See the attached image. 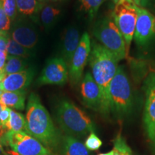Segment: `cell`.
<instances>
[{
  "label": "cell",
  "mask_w": 155,
  "mask_h": 155,
  "mask_svg": "<svg viewBox=\"0 0 155 155\" xmlns=\"http://www.w3.org/2000/svg\"><path fill=\"white\" fill-rule=\"evenodd\" d=\"M26 133L33 137L46 148L58 155L62 134L54 124L48 110L36 94L28 98L26 114Z\"/></svg>",
  "instance_id": "6da1fadb"
},
{
  "label": "cell",
  "mask_w": 155,
  "mask_h": 155,
  "mask_svg": "<svg viewBox=\"0 0 155 155\" xmlns=\"http://www.w3.org/2000/svg\"><path fill=\"white\" fill-rule=\"evenodd\" d=\"M120 61L99 42L93 40L91 50L89 56V65L91 75L96 81L103 100V117L108 119L111 116L109 106V88L116 75Z\"/></svg>",
  "instance_id": "7a4b0ae2"
},
{
  "label": "cell",
  "mask_w": 155,
  "mask_h": 155,
  "mask_svg": "<svg viewBox=\"0 0 155 155\" xmlns=\"http://www.w3.org/2000/svg\"><path fill=\"white\" fill-rule=\"evenodd\" d=\"M55 119L65 134L77 139L96 131V125L88 114L68 99L58 103Z\"/></svg>",
  "instance_id": "3957f363"
},
{
  "label": "cell",
  "mask_w": 155,
  "mask_h": 155,
  "mask_svg": "<svg viewBox=\"0 0 155 155\" xmlns=\"http://www.w3.org/2000/svg\"><path fill=\"white\" fill-rule=\"evenodd\" d=\"M134 100L132 85L123 66L118 67L109 88L110 114L114 119L122 121L133 111Z\"/></svg>",
  "instance_id": "277c9868"
},
{
  "label": "cell",
  "mask_w": 155,
  "mask_h": 155,
  "mask_svg": "<svg viewBox=\"0 0 155 155\" xmlns=\"http://www.w3.org/2000/svg\"><path fill=\"white\" fill-rule=\"evenodd\" d=\"M92 34L101 45L113 53L120 61L128 58L124 40L111 15L98 19L93 27Z\"/></svg>",
  "instance_id": "5b68a950"
},
{
  "label": "cell",
  "mask_w": 155,
  "mask_h": 155,
  "mask_svg": "<svg viewBox=\"0 0 155 155\" xmlns=\"http://www.w3.org/2000/svg\"><path fill=\"white\" fill-rule=\"evenodd\" d=\"M0 141L14 155H55L38 139L24 131H5L0 137Z\"/></svg>",
  "instance_id": "8992f818"
},
{
  "label": "cell",
  "mask_w": 155,
  "mask_h": 155,
  "mask_svg": "<svg viewBox=\"0 0 155 155\" xmlns=\"http://www.w3.org/2000/svg\"><path fill=\"white\" fill-rule=\"evenodd\" d=\"M136 7L137 5L133 1L119 0L115 5V7L111 14L124 40L128 57L131 44L134 40L137 24V12Z\"/></svg>",
  "instance_id": "52a82bcc"
},
{
  "label": "cell",
  "mask_w": 155,
  "mask_h": 155,
  "mask_svg": "<svg viewBox=\"0 0 155 155\" xmlns=\"http://www.w3.org/2000/svg\"><path fill=\"white\" fill-rule=\"evenodd\" d=\"M143 84L145 98L143 124L147 138L155 150V71L148 73Z\"/></svg>",
  "instance_id": "ba28073f"
},
{
  "label": "cell",
  "mask_w": 155,
  "mask_h": 155,
  "mask_svg": "<svg viewBox=\"0 0 155 155\" xmlns=\"http://www.w3.org/2000/svg\"><path fill=\"white\" fill-rule=\"evenodd\" d=\"M91 50V41L89 35L84 32L81 36L80 43L73 54L68 67V79L71 84L76 86L83 78V71L88 61Z\"/></svg>",
  "instance_id": "9c48e42d"
},
{
  "label": "cell",
  "mask_w": 155,
  "mask_h": 155,
  "mask_svg": "<svg viewBox=\"0 0 155 155\" xmlns=\"http://www.w3.org/2000/svg\"><path fill=\"white\" fill-rule=\"evenodd\" d=\"M137 19L134 40L137 45L144 47L155 38V15L137 5Z\"/></svg>",
  "instance_id": "30bf717a"
},
{
  "label": "cell",
  "mask_w": 155,
  "mask_h": 155,
  "mask_svg": "<svg viewBox=\"0 0 155 155\" xmlns=\"http://www.w3.org/2000/svg\"><path fill=\"white\" fill-rule=\"evenodd\" d=\"M68 80V67L61 57L53 58L47 62L39 77V85L63 86Z\"/></svg>",
  "instance_id": "8fae6325"
},
{
  "label": "cell",
  "mask_w": 155,
  "mask_h": 155,
  "mask_svg": "<svg viewBox=\"0 0 155 155\" xmlns=\"http://www.w3.org/2000/svg\"><path fill=\"white\" fill-rule=\"evenodd\" d=\"M81 96L85 106L102 114L101 92L90 72H87L81 81Z\"/></svg>",
  "instance_id": "7c38bea8"
},
{
  "label": "cell",
  "mask_w": 155,
  "mask_h": 155,
  "mask_svg": "<svg viewBox=\"0 0 155 155\" xmlns=\"http://www.w3.org/2000/svg\"><path fill=\"white\" fill-rule=\"evenodd\" d=\"M10 38L25 48L32 50L38 41L37 31L28 21L15 19L9 31Z\"/></svg>",
  "instance_id": "4fadbf2b"
},
{
  "label": "cell",
  "mask_w": 155,
  "mask_h": 155,
  "mask_svg": "<svg viewBox=\"0 0 155 155\" xmlns=\"http://www.w3.org/2000/svg\"><path fill=\"white\" fill-rule=\"evenodd\" d=\"M35 73L32 68H26L21 72L5 75L1 84L2 91H25L33 79Z\"/></svg>",
  "instance_id": "5bb4252c"
},
{
  "label": "cell",
  "mask_w": 155,
  "mask_h": 155,
  "mask_svg": "<svg viewBox=\"0 0 155 155\" xmlns=\"http://www.w3.org/2000/svg\"><path fill=\"white\" fill-rule=\"evenodd\" d=\"M81 32L75 27H68L64 31L61 39V58L69 67L73 54L81 41Z\"/></svg>",
  "instance_id": "9a60e30c"
},
{
  "label": "cell",
  "mask_w": 155,
  "mask_h": 155,
  "mask_svg": "<svg viewBox=\"0 0 155 155\" xmlns=\"http://www.w3.org/2000/svg\"><path fill=\"white\" fill-rule=\"evenodd\" d=\"M58 155H93L85 144L72 136L62 135Z\"/></svg>",
  "instance_id": "2e32d148"
},
{
  "label": "cell",
  "mask_w": 155,
  "mask_h": 155,
  "mask_svg": "<svg viewBox=\"0 0 155 155\" xmlns=\"http://www.w3.org/2000/svg\"><path fill=\"white\" fill-rule=\"evenodd\" d=\"M26 94V91H2L0 94V104L5 107H11L22 111L25 107Z\"/></svg>",
  "instance_id": "e0dca14e"
},
{
  "label": "cell",
  "mask_w": 155,
  "mask_h": 155,
  "mask_svg": "<svg viewBox=\"0 0 155 155\" xmlns=\"http://www.w3.org/2000/svg\"><path fill=\"white\" fill-rule=\"evenodd\" d=\"M61 13V10L60 9L52 5L44 4L38 14L39 19L45 28L50 29L55 24Z\"/></svg>",
  "instance_id": "ac0fdd59"
},
{
  "label": "cell",
  "mask_w": 155,
  "mask_h": 155,
  "mask_svg": "<svg viewBox=\"0 0 155 155\" xmlns=\"http://www.w3.org/2000/svg\"><path fill=\"white\" fill-rule=\"evenodd\" d=\"M17 11L24 16L37 17L45 3L39 0H16Z\"/></svg>",
  "instance_id": "d6986e66"
},
{
  "label": "cell",
  "mask_w": 155,
  "mask_h": 155,
  "mask_svg": "<svg viewBox=\"0 0 155 155\" xmlns=\"http://www.w3.org/2000/svg\"><path fill=\"white\" fill-rule=\"evenodd\" d=\"M104 2L105 0H78L79 9L86 14L89 21L91 22Z\"/></svg>",
  "instance_id": "ffe728a7"
},
{
  "label": "cell",
  "mask_w": 155,
  "mask_h": 155,
  "mask_svg": "<svg viewBox=\"0 0 155 155\" xmlns=\"http://www.w3.org/2000/svg\"><path fill=\"white\" fill-rule=\"evenodd\" d=\"M28 62L25 58L7 55L3 72L5 75L21 72L26 69Z\"/></svg>",
  "instance_id": "44dd1931"
},
{
  "label": "cell",
  "mask_w": 155,
  "mask_h": 155,
  "mask_svg": "<svg viewBox=\"0 0 155 155\" xmlns=\"http://www.w3.org/2000/svg\"><path fill=\"white\" fill-rule=\"evenodd\" d=\"M6 131L26 132V119H25L24 116L19 112L11 109L10 117L6 126Z\"/></svg>",
  "instance_id": "7402d4cb"
},
{
  "label": "cell",
  "mask_w": 155,
  "mask_h": 155,
  "mask_svg": "<svg viewBox=\"0 0 155 155\" xmlns=\"http://www.w3.org/2000/svg\"><path fill=\"white\" fill-rule=\"evenodd\" d=\"M7 55L22 58L25 59L32 55V52L30 50L23 47L11 38L9 39L8 45H7Z\"/></svg>",
  "instance_id": "603a6c76"
},
{
  "label": "cell",
  "mask_w": 155,
  "mask_h": 155,
  "mask_svg": "<svg viewBox=\"0 0 155 155\" xmlns=\"http://www.w3.org/2000/svg\"><path fill=\"white\" fill-rule=\"evenodd\" d=\"M4 9L7 13L11 22L16 19L17 15V8L16 0H2Z\"/></svg>",
  "instance_id": "cb8c5ba5"
},
{
  "label": "cell",
  "mask_w": 155,
  "mask_h": 155,
  "mask_svg": "<svg viewBox=\"0 0 155 155\" xmlns=\"http://www.w3.org/2000/svg\"><path fill=\"white\" fill-rule=\"evenodd\" d=\"M84 144L89 151H96L101 148L103 142L95 132H92L89 134Z\"/></svg>",
  "instance_id": "d4e9b609"
},
{
  "label": "cell",
  "mask_w": 155,
  "mask_h": 155,
  "mask_svg": "<svg viewBox=\"0 0 155 155\" xmlns=\"http://www.w3.org/2000/svg\"><path fill=\"white\" fill-rule=\"evenodd\" d=\"M11 20L4 9L2 0H0V32H9L11 27Z\"/></svg>",
  "instance_id": "484cf974"
},
{
  "label": "cell",
  "mask_w": 155,
  "mask_h": 155,
  "mask_svg": "<svg viewBox=\"0 0 155 155\" xmlns=\"http://www.w3.org/2000/svg\"><path fill=\"white\" fill-rule=\"evenodd\" d=\"M11 108L2 106V110L0 113V128L4 131H6V126L8 123L10 117Z\"/></svg>",
  "instance_id": "4316f807"
},
{
  "label": "cell",
  "mask_w": 155,
  "mask_h": 155,
  "mask_svg": "<svg viewBox=\"0 0 155 155\" xmlns=\"http://www.w3.org/2000/svg\"><path fill=\"white\" fill-rule=\"evenodd\" d=\"M9 39H10V35H9V32H0V51L2 53H7V45H8Z\"/></svg>",
  "instance_id": "83f0119b"
},
{
  "label": "cell",
  "mask_w": 155,
  "mask_h": 155,
  "mask_svg": "<svg viewBox=\"0 0 155 155\" xmlns=\"http://www.w3.org/2000/svg\"><path fill=\"white\" fill-rule=\"evenodd\" d=\"M7 54L0 51V71H4V68H5L6 61H7Z\"/></svg>",
  "instance_id": "f1b7e54d"
},
{
  "label": "cell",
  "mask_w": 155,
  "mask_h": 155,
  "mask_svg": "<svg viewBox=\"0 0 155 155\" xmlns=\"http://www.w3.org/2000/svg\"><path fill=\"white\" fill-rule=\"evenodd\" d=\"M5 73H4L3 71H0V94L2 93V91L1 89V84H2V81L4 77H5Z\"/></svg>",
  "instance_id": "f546056e"
},
{
  "label": "cell",
  "mask_w": 155,
  "mask_h": 155,
  "mask_svg": "<svg viewBox=\"0 0 155 155\" xmlns=\"http://www.w3.org/2000/svg\"><path fill=\"white\" fill-rule=\"evenodd\" d=\"M113 150L111 151H110V152H106V153H101V154H99L98 155H113Z\"/></svg>",
  "instance_id": "4dcf8cb0"
},
{
  "label": "cell",
  "mask_w": 155,
  "mask_h": 155,
  "mask_svg": "<svg viewBox=\"0 0 155 155\" xmlns=\"http://www.w3.org/2000/svg\"><path fill=\"white\" fill-rule=\"evenodd\" d=\"M1 137V135H0ZM4 153V150H3V145L2 144L1 141H0V155H2Z\"/></svg>",
  "instance_id": "1f68e13d"
},
{
  "label": "cell",
  "mask_w": 155,
  "mask_h": 155,
  "mask_svg": "<svg viewBox=\"0 0 155 155\" xmlns=\"http://www.w3.org/2000/svg\"><path fill=\"white\" fill-rule=\"evenodd\" d=\"M134 3L137 6H140V4H141V0H133Z\"/></svg>",
  "instance_id": "d6a6232c"
},
{
  "label": "cell",
  "mask_w": 155,
  "mask_h": 155,
  "mask_svg": "<svg viewBox=\"0 0 155 155\" xmlns=\"http://www.w3.org/2000/svg\"><path fill=\"white\" fill-rule=\"evenodd\" d=\"M119 0H113V2H114V4H115V5L116 3H118V2H119ZM129 1H133V0H129Z\"/></svg>",
  "instance_id": "836d02e7"
},
{
  "label": "cell",
  "mask_w": 155,
  "mask_h": 155,
  "mask_svg": "<svg viewBox=\"0 0 155 155\" xmlns=\"http://www.w3.org/2000/svg\"><path fill=\"white\" fill-rule=\"evenodd\" d=\"M4 132H5V131L2 130V129H1V128H0V135H2V134H3Z\"/></svg>",
  "instance_id": "e575fe53"
},
{
  "label": "cell",
  "mask_w": 155,
  "mask_h": 155,
  "mask_svg": "<svg viewBox=\"0 0 155 155\" xmlns=\"http://www.w3.org/2000/svg\"><path fill=\"white\" fill-rule=\"evenodd\" d=\"M39 1H40V2H42V3H45V2L47 1V0H39Z\"/></svg>",
  "instance_id": "d590c367"
},
{
  "label": "cell",
  "mask_w": 155,
  "mask_h": 155,
  "mask_svg": "<svg viewBox=\"0 0 155 155\" xmlns=\"http://www.w3.org/2000/svg\"><path fill=\"white\" fill-rule=\"evenodd\" d=\"M2 110V106L1 104H0V113H1Z\"/></svg>",
  "instance_id": "8d00e7d4"
},
{
  "label": "cell",
  "mask_w": 155,
  "mask_h": 155,
  "mask_svg": "<svg viewBox=\"0 0 155 155\" xmlns=\"http://www.w3.org/2000/svg\"><path fill=\"white\" fill-rule=\"evenodd\" d=\"M53 2H58V1H62V0H52Z\"/></svg>",
  "instance_id": "74e56055"
},
{
  "label": "cell",
  "mask_w": 155,
  "mask_h": 155,
  "mask_svg": "<svg viewBox=\"0 0 155 155\" xmlns=\"http://www.w3.org/2000/svg\"><path fill=\"white\" fill-rule=\"evenodd\" d=\"M154 68H155V65H154Z\"/></svg>",
  "instance_id": "f35d334b"
},
{
  "label": "cell",
  "mask_w": 155,
  "mask_h": 155,
  "mask_svg": "<svg viewBox=\"0 0 155 155\" xmlns=\"http://www.w3.org/2000/svg\"><path fill=\"white\" fill-rule=\"evenodd\" d=\"M132 155H133V154H132Z\"/></svg>",
  "instance_id": "ab89813d"
}]
</instances>
